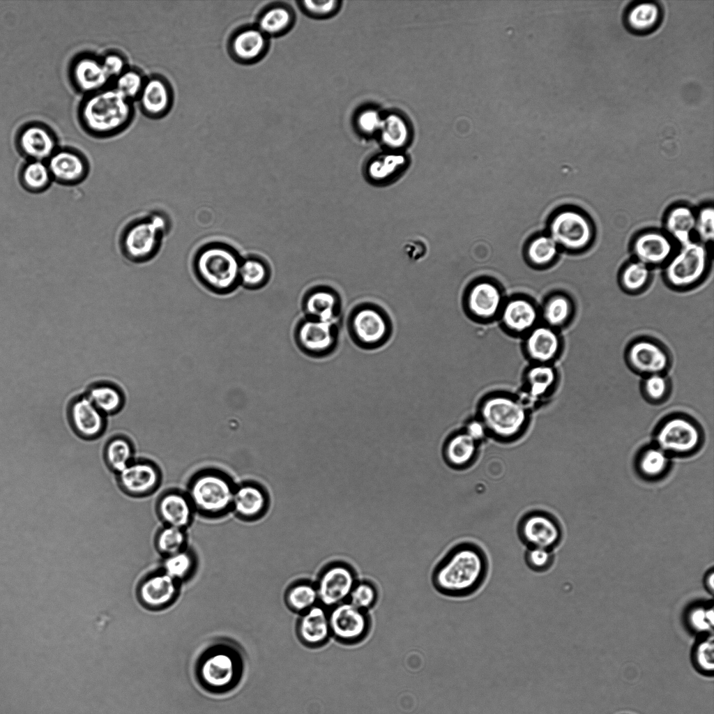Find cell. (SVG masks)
Segmentation results:
<instances>
[{
  "label": "cell",
  "mask_w": 714,
  "mask_h": 714,
  "mask_svg": "<svg viewBox=\"0 0 714 714\" xmlns=\"http://www.w3.org/2000/svg\"><path fill=\"white\" fill-rule=\"evenodd\" d=\"M489 562L477 544L464 542L455 545L432 570L431 581L441 595L464 598L476 593L485 583Z\"/></svg>",
  "instance_id": "6da1fadb"
},
{
  "label": "cell",
  "mask_w": 714,
  "mask_h": 714,
  "mask_svg": "<svg viewBox=\"0 0 714 714\" xmlns=\"http://www.w3.org/2000/svg\"><path fill=\"white\" fill-rule=\"evenodd\" d=\"M531 410L517 395L491 392L478 402L476 416L485 425L488 436L499 442L518 440L527 430Z\"/></svg>",
  "instance_id": "7a4b0ae2"
},
{
  "label": "cell",
  "mask_w": 714,
  "mask_h": 714,
  "mask_svg": "<svg viewBox=\"0 0 714 714\" xmlns=\"http://www.w3.org/2000/svg\"><path fill=\"white\" fill-rule=\"evenodd\" d=\"M133 114L132 101L113 87L88 95L80 106L79 116L88 132L108 137L126 128Z\"/></svg>",
  "instance_id": "3957f363"
},
{
  "label": "cell",
  "mask_w": 714,
  "mask_h": 714,
  "mask_svg": "<svg viewBox=\"0 0 714 714\" xmlns=\"http://www.w3.org/2000/svg\"><path fill=\"white\" fill-rule=\"evenodd\" d=\"M241 258L231 245L211 242L202 245L193 259V271L199 282L217 294H227L239 284Z\"/></svg>",
  "instance_id": "277c9868"
},
{
  "label": "cell",
  "mask_w": 714,
  "mask_h": 714,
  "mask_svg": "<svg viewBox=\"0 0 714 714\" xmlns=\"http://www.w3.org/2000/svg\"><path fill=\"white\" fill-rule=\"evenodd\" d=\"M243 670L240 651L231 644L218 643L202 655L197 672L205 688L220 692L234 688L239 682Z\"/></svg>",
  "instance_id": "5b68a950"
},
{
  "label": "cell",
  "mask_w": 714,
  "mask_h": 714,
  "mask_svg": "<svg viewBox=\"0 0 714 714\" xmlns=\"http://www.w3.org/2000/svg\"><path fill=\"white\" fill-rule=\"evenodd\" d=\"M654 444L671 458L697 453L704 441V430L694 418L683 413L667 415L656 426Z\"/></svg>",
  "instance_id": "8992f818"
},
{
  "label": "cell",
  "mask_w": 714,
  "mask_h": 714,
  "mask_svg": "<svg viewBox=\"0 0 714 714\" xmlns=\"http://www.w3.org/2000/svg\"><path fill=\"white\" fill-rule=\"evenodd\" d=\"M347 328L351 341L365 350L385 345L393 331L389 314L381 306L371 302L358 303L351 310Z\"/></svg>",
  "instance_id": "52a82bcc"
},
{
  "label": "cell",
  "mask_w": 714,
  "mask_h": 714,
  "mask_svg": "<svg viewBox=\"0 0 714 714\" xmlns=\"http://www.w3.org/2000/svg\"><path fill=\"white\" fill-rule=\"evenodd\" d=\"M168 226L167 218L160 213L132 221L120 237L122 254L134 263L149 261L158 252Z\"/></svg>",
  "instance_id": "ba28073f"
},
{
  "label": "cell",
  "mask_w": 714,
  "mask_h": 714,
  "mask_svg": "<svg viewBox=\"0 0 714 714\" xmlns=\"http://www.w3.org/2000/svg\"><path fill=\"white\" fill-rule=\"evenodd\" d=\"M234 489L225 474L206 470L192 478L187 495L194 510L205 515L217 516L231 509Z\"/></svg>",
  "instance_id": "9c48e42d"
},
{
  "label": "cell",
  "mask_w": 714,
  "mask_h": 714,
  "mask_svg": "<svg viewBox=\"0 0 714 714\" xmlns=\"http://www.w3.org/2000/svg\"><path fill=\"white\" fill-rule=\"evenodd\" d=\"M708 263V250L701 242L691 241L682 245L669 259L664 275L670 286L686 289L696 284L704 276Z\"/></svg>",
  "instance_id": "30bf717a"
},
{
  "label": "cell",
  "mask_w": 714,
  "mask_h": 714,
  "mask_svg": "<svg viewBox=\"0 0 714 714\" xmlns=\"http://www.w3.org/2000/svg\"><path fill=\"white\" fill-rule=\"evenodd\" d=\"M625 359L629 368L642 377L667 374L672 365V356L667 346L649 336H639L630 342Z\"/></svg>",
  "instance_id": "8fae6325"
},
{
  "label": "cell",
  "mask_w": 714,
  "mask_h": 714,
  "mask_svg": "<svg viewBox=\"0 0 714 714\" xmlns=\"http://www.w3.org/2000/svg\"><path fill=\"white\" fill-rule=\"evenodd\" d=\"M295 343L306 356L321 358L331 355L339 344V330L335 322L303 317L294 331Z\"/></svg>",
  "instance_id": "7c38bea8"
},
{
  "label": "cell",
  "mask_w": 714,
  "mask_h": 714,
  "mask_svg": "<svg viewBox=\"0 0 714 714\" xmlns=\"http://www.w3.org/2000/svg\"><path fill=\"white\" fill-rule=\"evenodd\" d=\"M549 236L570 251H580L591 243L594 231L590 220L582 212L565 209L557 213L549 225Z\"/></svg>",
  "instance_id": "4fadbf2b"
},
{
  "label": "cell",
  "mask_w": 714,
  "mask_h": 714,
  "mask_svg": "<svg viewBox=\"0 0 714 714\" xmlns=\"http://www.w3.org/2000/svg\"><path fill=\"white\" fill-rule=\"evenodd\" d=\"M357 581L355 570L349 563H328L320 571L314 584L319 604L330 609L347 601Z\"/></svg>",
  "instance_id": "5bb4252c"
},
{
  "label": "cell",
  "mask_w": 714,
  "mask_h": 714,
  "mask_svg": "<svg viewBox=\"0 0 714 714\" xmlns=\"http://www.w3.org/2000/svg\"><path fill=\"white\" fill-rule=\"evenodd\" d=\"M520 540L528 547H542L552 550L562 539V528L557 519L542 510L525 513L517 524Z\"/></svg>",
  "instance_id": "9a60e30c"
},
{
  "label": "cell",
  "mask_w": 714,
  "mask_h": 714,
  "mask_svg": "<svg viewBox=\"0 0 714 714\" xmlns=\"http://www.w3.org/2000/svg\"><path fill=\"white\" fill-rule=\"evenodd\" d=\"M328 612L331 636L338 641L356 644L367 636L370 620L365 611L346 601L331 607Z\"/></svg>",
  "instance_id": "2e32d148"
},
{
  "label": "cell",
  "mask_w": 714,
  "mask_h": 714,
  "mask_svg": "<svg viewBox=\"0 0 714 714\" xmlns=\"http://www.w3.org/2000/svg\"><path fill=\"white\" fill-rule=\"evenodd\" d=\"M559 377L553 364L531 363L524 370L522 388L517 395L531 410L552 395L557 387Z\"/></svg>",
  "instance_id": "e0dca14e"
},
{
  "label": "cell",
  "mask_w": 714,
  "mask_h": 714,
  "mask_svg": "<svg viewBox=\"0 0 714 714\" xmlns=\"http://www.w3.org/2000/svg\"><path fill=\"white\" fill-rule=\"evenodd\" d=\"M497 320L508 334L523 337L540 323V307L524 296H514L504 301Z\"/></svg>",
  "instance_id": "ac0fdd59"
},
{
  "label": "cell",
  "mask_w": 714,
  "mask_h": 714,
  "mask_svg": "<svg viewBox=\"0 0 714 714\" xmlns=\"http://www.w3.org/2000/svg\"><path fill=\"white\" fill-rule=\"evenodd\" d=\"M522 338L523 351L531 363L553 364L563 349L559 331L541 322Z\"/></svg>",
  "instance_id": "d6986e66"
},
{
  "label": "cell",
  "mask_w": 714,
  "mask_h": 714,
  "mask_svg": "<svg viewBox=\"0 0 714 714\" xmlns=\"http://www.w3.org/2000/svg\"><path fill=\"white\" fill-rule=\"evenodd\" d=\"M506 300L494 284L479 282L471 287L464 300L466 314L473 321L487 324L497 320Z\"/></svg>",
  "instance_id": "ffe728a7"
},
{
  "label": "cell",
  "mask_w": 714,
  "mask_h": 714,
  "mask_svg": "<svg viewBox=\"0 0 714 714\" xmlns=\"http://www.w3.org/2000/svg\"><path fill=\"white\" fill-rule=\"evenodd\" d=\"M269 38L255 24L236 29L227 41V51L236 62L249 65L261 61L267 54Z\"/></svg>",
  "instance_id": "44dd1931"
},
{
  "label": "cell",
  "mask_w": 714,
  "mask_h": 714,
  "mask_svg": "<svg viewBox=\"0 0 714 714\" xmlns=\"http://www.w3.org/2000/svg\"><path fill=\"white\" fill-rule=\"evenodd\" d=\"M46 162L53 182L65 186L80 184L90 172L86 158L70 148H58Z\"/></svg>",
  "instance_id": "7402d4cb"
},
{
  "label": "cell",
  "mask_w": 714,
  "mask_h": 714,
  "mask_svg": "<svg viewBox=\"0 0 714 714\" xmlns=\"http://www.w3.org/2000/svg\"><path fill=\"white\" fill-rule=\"evenodd\" d=\"M16 146L27 160L47 162L58 149L56 137L47 127L31 123L21 129Z\"/></svg>",
  "instance_id": "603a6c76"
},
{
  "label": "cell",
  "mask_w": 714,
  "mask_h": 714,
  "mask_svg": "<svg viewBox=\"0 0 714 714\" xmlns=\"http://www.w3.org/2000/svg\"><path fill=\"white\" fill-rule=\"evenodd\" d=\"M137 99L145 115L153 119H160L171 110L174 102V92L171 84L165 77L153 75L146 78Z\"/></svg>",
  "instance_id": "cb8c5ba5"
},
{
  "label": "cell",
  "mask_w": 714,
  "mask_h": 714,
  "mask_svg": "<svg viewBox=\"0 0 714 714\" xmlns=\"http://www.w3.org/2000/svg\"><path fill=\"white\" fill-rule=\"evenodd\" d=\"M120 487L127 494L142 496L153 492L159 485L160 473L158 468L146 460L131 462L118 473Z\"/></svg>",
  "instance_id": "d4e9b609"
},
{
  "label": "cell",
  "mask_w": 714,
  "mask_h": 714,
  "mask_svg": "<svg viewBox=\"0 0 714 714\" xmlns=\"http://www.w3.org/2000/svg\"><path fill=\"white\" fill-rule=\"evenodd\" d=\"M408 164L409 158L403 151L385 150L368 160L364 167V175L373 185H388L401 176Z\"/></svg>",
  "instance_id": "484cf974"
},
{
  "label": "cell",
  "mask_w": 714,
  "mask_h": 714,
  "mask_svg": "<svg viewBox=\"0 0 714 714\" xmlns=\"http://www.w3.org/2000/svg\"><path fill=\"white\" fill-rule=\"evenodd\" d=\"M178 581L165 572L146 577L139 584L138 596L144 606L159 609L171 605L178 593Z\"/></svg>",
  "instance_id": "4316f807"
},
{
  "label": "cell",
  "mask_w": 714,
  "mask_h": 714,
  "mask_svg": "<svg viewBox=\"0 0 714 714\" xmlns=\"http://www.w3.org/2000/svg\"><path fill=\"white\" fill-rule=\"evenodd\" d=\"M301 307L305 317L335 322L340 314L342 301L335 290L320 286L305 294Z\"/></svg>",
  "instance_id": "83f0119b"
},
{
  "label": "cell",
  "mask_w": 714,
  "mask_h": 714,
  "mask_svg": "<svg viewBox=\"0 0 714 714\" xmlns=\"http://www.w3.org/2000/svg\"><path fill=\"white\" fill-rule=\"evenodd\" d=\"M296 634L301 642L310 648L320 647L331 636L328 612L317 604L301 614L296 625Z\"/></svg>",
  "instance_id": "f1b7e54d"
},
{
  "label": "cell",
  "mask_w": 714,
  "mask_h": 714,
  "mask_svg": "<svg viewBox=\"0 0 714 714\" xmlns=\"http://www.w3.org/2000/svg\"><path fill=\"white\" fill-rule=\"evenodd\" d=\"M71 77L76 88L87 95L105 89L111 79L101 60L90 55L76 59L72 64Z\"/></svg>",
  "instance_id": "f546056e"
},
{
  "label": "cell",
  "mask_w": 714,
  "mask_h": 714,
  "mask_svg": "<svg viewBox=\"0 0 714 714\" xmlns=\"http://www.w3.org/2000/svg\"><path fill=\"white\" fill-rule=\"evenodd\" d=\"M70 419L75 432L86 439L100 436L105 426L103 413L86 397H81L72 403Z\"/></svg>",
  "instance_id": "4dcf8cb0"
},
{
  "label": "cell",
  "mask_w": 714,
  "mask_h": 714,
  "mask_svg": "<svg viewBox=\"0 0 714 714\" xmlns=\"http://www.w3.org/2000/svg\"><path fill=\"white\" fill-rule=\"evenodd\" d=\"M632 250L637 260L650 266L659 265L669 259L673 245L669 236L659 231L640 234L634 240Z\"/></svg>",
  "instance_id": "1f68e13d"
},
{
  "label": "cell",
  "mask_w": 714,
  "mask_h": 714,
  "mask_svg": "<svg viewBox=\"0 0 714 714\" xmlns=\"http://www.w3.org/2000/svg\"><path fill=\"white\" fill-rule=\"evenodd\" d=\"M479 444L463 430L452 433L446 439L442 455L446 463L457 470L471 466L479 455Z\"/></svg>",
  "instance_id": "d6a6232c"
},
{
  "label": "cell",
  "mask_w": 714,
  "mask_h": 714,
  "mask_svg": "<svg viewBox=\"0 0 714 714\" xmlns=\"http://www.w3.org/2000/svg\"><path fill=\"white\" fill-rule=\"evenodd\" d=\"M268 497L264 489L252 483L235 487L231 508L240 517L253 519L262 515L267 509Z\"/></svg>",
  "instance_id": "836d02e7"
},
{
  "label": "cell",
  "mask_w": 714,
  "mask_h": 714,
  "mask_svg": "<svg viewBox=\"0 0 714 714\" xmlns=\"http://www.w3.org/2000/svg\"><path fill=\"white\" fill-rule=\"evenodd\" d=\"M193 510L188 495L177 491L165 493L157 503L158 515L166 525L183 529L190 523Z\"/></svg>",
  "instance_id": "e575fe53"
},
{
  "label": "cell",
  "mask_w": 714,
  "mask_h": 714,
  "mask_svg": "<svg viewBox=\"0 0 714 714\" xmlns=\"http://www.w3.org/2000/svg\"><path fill=\"white\" fill-rule=\"evenodd\" d=\"M411 135V126L400 112L390 111L383 114L377 135L385 150L403 151L409 145Z\"/></svg>",
  "instance_id": "d590c367"
},
{
  "label": "cell",
  "mask_w": 714,
  "mask_h": 714,
  "mask_svg": "<svg viewBox=\"0 0 714 714\" xmlns=\"http://www.w3.org/2000/svg\"><path fill=\"white\" fill-rule=\"evenodd\" d=\"M635 466L641 478L648 481H656L669 473L671 457L653 443L640 449L636 456Z\"/></svg>",
  "instance_id": "8d00e7d4"
},
{
  "label": "cell",
  "mask_w": 714,
  "mask_h": 714,
  "mask_svg": "<svg viewBox=\"0 0 714 714\" xmlns=\"http://www.w3.org/2000/svg\"><path fill=\"white\" fill-rule=\"evenodd\" d=\"M294 22L292 9L286 4L275 3L259 12L255 25L270 38L288 32Z\"/></svg>",
  "instance_id": "74e56055"
},
{
  "label": "cell",
  "mask_w": 714,
  "mask_h": 714,
  "mask_svg": "<svg viewBox=\"0 0 714 714\" xmlns=\"http://www.w3.org/2000/svg\"><path fill=\"white\" fill-rule=\"evenodd\" d=\"M540 322L560 331L574 318L575 307L572 301L563 294L548 297L540 307Z\"/></svg>",
  "instance_id": "f35d334b"
},
{
  "label": "cell",
  "mask_w": 714,
  "mask_h": 714,
  "mask_svg": "<svg viewBox=\"0 0 714 714\" xmlns=\"http://www.w3.org/2000/svg\"><path fill=\"white\" fill-rule=\"evenodd\" d=\"M696 213L686 205H678L670 209L664 222L668 236L681 245L690 242L694 232Z\"/></svg>",
  "instance_id": "ab89813d"
},
{
  "label": "cell",
  "mask_w": 714,
  "mask_h": 714,
  "mask_svg": "<svg viewBox=\"0 0 714 714\" xmlns=\"http://www.w3.org/2000/svg\"><path fill=\"white\" fill-rule=\"evenodd\" d=\"M661 18L660 7L651 1L638 2L632 5L625 13V22L635 33H647L654 30Z\"/></svg>",
  "instance_id": "60d3db41"
},
{
  "label": "cell",
  "mask_w": 714,
  "mask_h": 714,
  "mask_svg": "<svg viewBox=\"0 0 714 714\" xmlns=\"http://www.w3.org/2000/svg\"><path fill=\"white\" fill-rule=\"evenodd\" d=\"M18 180L28 192L40 194L46 191L53 179L46 162L27 160L20 168Z\"/></svg>",
  "instance_id": "b9f144b4"
},
{
  "label": "cell",
  "mask_w": 714,
  "mask_h": 714,
  "mask_svg": "<svg viewBox=\"0 0 714 714\" xmlns=\"http://www.w3.org/2000/svg\"><path fill=\"white\" fill-rule=\"evenodd\" d=\"M271 277L268 264L260 257L248 256L241 259L239 269V284L255 290L264 287Z\"/></svg>",
  "instance_id": "7bdbcfd3"
},
{
  "label": "cell",
  "mask_w": 714,
  "mask_h": 714,
  "mask_svg": "<svg viewBox=\"0 0 714 714\" xmlns=\"http://www.w3.org/2000/svg\"><path fill=\"white\" fill-rule=\"evenodd\" d=\"M287 607L301 614L319 602L315 584L308 580H299L291 584L284 594Z\"/></svg>",
  "instance_id": "ee69618b"
},
{
  "label": "cell",
  "mask_w": 714,
  "mask_h": 714,
  "mask_svg": "<svg viewBox=\"0 0 714 714\" xmlns=\"http://www.w3.org/2000/svg\"><path fill=\"white\" fill-rule=\"evenodd\" d=\"M133 455L132 444L124 436H116L109 440L104 453L105 460L109 468L117 473L131 462Z\"/></svg>",
  "instance_id": "f6af8a7d"
},
{
  "label": "cell",
  "mask_w": 714,
  "mask_h": 714,
  "mask_svg": "<svg viewBox=\"0 0 714 714\" xmlns=\"http://www.w3.org/2000/svg\"><path fill=\"white\" fill-rule=\"evenodd\" d=\"M87 397L100 412L106 414L117 412L124 402L122 393L114 386L108 384L93 386Z\"/></svg>",
  "instance_id": "bcb514c9"
},
{
  "label": "cell",
  "mask_w": 714,
  "mask_h": 714,
  "mask_svg": "<svg viewBox=\"0 0 714 714\" xmlns=\"http://www.w3.org/2000/svg\"><path fill=\"white\" fill-rule=\"evenodd\" d=\"M691 660L693 667L701 674L713 676L714 671V638L713 633L701 635L692 647Z\"/></svg>",
  "instance_id": "7dc6e473"
},
{
  "label": "cell",
  "mask_w": 714,
  "mask_h": 714,
  "mask_svg": "<svg viewBox=\"0 0 714 714\" xmlns=\"http://www.w3.org/2000/svg\"><path fill=\"white\" fill-rule=\"evenodd\" d=\"M643 397L653 404L663 403L669 397L671 381L666 374H655L642 377L640 383Z\"/></svg>",
  "instance_id": "c3c4849f"
},
{
  "label": "cell",
  "mask_w": 714,
  "mask_h": 714,
  "mask_svg": "<svg viewBox=\"0 0 714 714\" xmlns=\"http://www.w3.org/2000/svg\"><path fill=\"white\" fill-rule=\"evenodd\" d=\"M651 275L649 266L636 260L629 263L621 275V284L629 293H637L647 285Z\"/></svg>",
  "instance_id": "681fc988"
},
{
  "label": "cell",
  "mask_w": 714,
  "mask_h": 714,
  "mask_svg": "<svg viewBox=\"0 0 714 714\" xmlns=\"http://www.w3.org/2000/svg\"><path fill=\"white\" fill-rule=\"evenodd\" d=\"M186 536L183 529L165 525L158 533L155 544L165 556L185 549Z\"/></svg>",
  "instance_id": "f907efd6"
},
{
  "label": "cell",
  "mask_w": 714,
  "mask_h": 714,
  "mask_svg": "<svg viewBox=\"0 0 714 714\" xmlns=\"http://www.w3.org/2000/svg\"><path fill=\"white\" fill-rule=\"evenodd\" d=\"M194 566L192 554L185 549L165 556L163 572L178 582L188 577L192 573Z\"/></svg>",
  "instance_id": "816d5d0a"
},
{
  "label": "cell",
  "mask_w": 714,
  "mask_h": 714,
  "mask_svg": "<svg viewBox=\"0 0 714 714\" xmlns=\"http://www.w3.org/2000/svg\"><path fill=\"white\" fill-rule=\"evenodd\" d=\"M558 253V245L549 236H540L533 239L527 249L530 261L536 265L551 262Z\"/></svg>",
  "instance_id": "f5cc1de1"
},
{
  "label": "cell",
  "mask_w": 714,
  "mask_h": 714,
  "mask_svg": "<svg viewBox=\"0 0 714 714\" xmlns=\"http://www.w3.org/2000/svg\"><path fill=\"white\" fill-rule=\"evenodd\" d=\"M146 77L136 69H126L115 79L114 88L130 100L138 98Z\"/></svg>",
  "instance_id": "db71d44e"
},
{
  "label": "cell",
  "mask_w": 714,
  "mask_h": 714,
  "mask_svg": "<svg viewBox=\"0 0 714 714\" xmlns=\"http://www.w3.org/2000/svg\"><path fill=\"white\" fill-rule=\"evenodd\" d=\"M378 598L376 586L367 580L357 581L348 598V602L356 607L367 611L372 607Z\"/></svg>",
  "instance_id": "11a10c76"
},
{
  "label": "cell",
  "mask_w": 714,
  "mask_h": 714,
  "mask_svg": "<svg viewBox=\"0 0 714 714\" xmlns=\"http://www.w3.org/2000/svg\"><path fill=\"white\" fill-rule=\"evenodd\" d=\"M687 621L694 631L703 633V635L711 633L714 625L713 605L693 607L687 614Z\"/></svg>",
  "instance_id": "9f6ffc18"
},
{
  "label": "cell",
  "mask_w": 714,
  "mask_h": 714,
  "mask_svg": "<svg viewBox=\"0 0 714 714\" xmlns=\"http://www.w3.org/2000/svg\"><path fill=\"white\" fill-rule=\"evenodd\" d=\"M383 114L378 109L367 107L357 112L354 123L361 135L370 137L378 134Z\"/></svg>",
  "instance_id": "6f0895ef"
},
{
  "label": "cell",
  "mask_w": 714,
  "mask_h": 714,
  "mask_svg": "<svg viewBox=\"0 0 714 714\" xmlns=\"http://www.w3.org/2000/svg\"><path fill=\"white\" fill-rule=\"evenodd\" d=\"M298 3L303 12L310 17L326 19L338 13L342 2L338 0H305Z\"/></svg>",
  "instance_id": "680465c9"
},
{
  "label": "cell",
  "mask_w": 714,
  "mask_h": 714,
  "mask_svg": "<svg viewBox=\"0 0 714 714\" xmlns=\"http://www.w3.org/2000/svg\"><path fill=\"white\" fill-rule=\"evenodd\" d=\"M694 232L703 244L713 241L714 237V211L711 206L702 207L696 213Z\"/></svg>",
  "instance_id": "91938a15"
},
{
  "label": "cell",
  "mask_w": 714,
  "mask_h": 714,
  "mask_svg": "<svg viewBox=\"0 0 714 714\" xmlns=\"http://www.w3.org/2000/svg\"><path fill=\"white\" fill-rule=\"evenodd\" d=\"M525 562L533 571L542 572L548 570L554 562L552 550L542 547H528Z\"/></svg>",
  "instance_id": "94428289"
},
{
  "label": "cell",
  "mask_w": 714,
  "mask_h": 714,
  "mask_svg": "<svg viewBox=\"0 0 714 714\" xmlns=\"http://www.w3.org/2000/svg\"><path fill=\"white\" fill-rule=\"evenodd\" d=\"M100 60L110 79H116L127 69L126 62L124 57L118 53H108Z\"/></svg>",
  "instance_id": "6125c7cd"
},
{
  "label": "cell",
  "mask_w": 714,
  "mask_h": 714,
  "mask_svg": "<svg viewBox=\"0 0 714 714\" xmlns=\"http://www.w3.org/2000/svg\"><path fill=\"white\" fill-rule=\"evenodd\" d=\"M471 438L480 443L488 436L487 429L482 420L476 417L469 419L463 429Z\"/></svg>",
  "instance_id": "be15d7a7"
},
{
  "label": "cell",
  "mask_w": 714,
  "mask_h": 714,
  "mask_svg": "<svg viewBox=\"0 0 714 714\" xmlns=\"http://www.w3.org/2000/svg\"><path fill=\"white\" fill-rule=\"evenodd\" d=\"M704 584L707 592L713 595L714 592V571L713 569L708 570L705 574Z\"/></svg>",
  "instance_id": "e7e4bbea"
}]
</instances>
